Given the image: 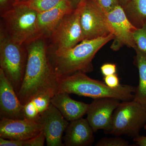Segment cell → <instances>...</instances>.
Masks as SVG:
<instances>
[{"mask_svg": "<svg viewBox=\"0 0 146 146\" xmlns=\"http://www.w3.org/2000/svg\"><path fill=\"white\" fill-rule=\"evenodd\" d=\"M27 52L23 81L17 95L23 105L39 95L58 92V77L47 55L42 37L27 44Z\"/></svg>", "mask_w": 146, "mask_h": 146, "instance_id": "6da1fadb", "label": "cell"}, {"mask_svg": "<svg viewBox=\"0 0 146 146\" xmlns=\"http://www.w3.org/2000/svg\"><path fill=\"white\" fill-rule=\"evenodd\" d=\"M114 38L113 34L110 33L104 37L82 40L68 50L53 51L49 58L58 78L78 72L86 74L92 72L94 56Z\"/></svg>", "mask_w": 146, "mask_h": 146, "instance_id": "7a4b0ae2", "label": "cell"}, {"mask_svg": "<svg viewBox=\"0 0 146 146\" xmlns=\"http://www.w3.org/2000/svg\"><path fill=\"white\" fill-rule=\"evenodd\" d=\"M58 83V93L74 94L94 99L112 98L122 101L132 100L136 89V87L126 84L111 88L104 82L91 78L82 72L59 77Z\"/></svg>", "mask_w": 146, "mask_h": 146, "instance_id": "3957f363", "label": "cell"}, {"mask_svg": "<svg viewBox=\"0 0 146 146\" xmlns=\"http://www.w3.org/2000/svg\"><path fill=\"white\" fill-rule=\"evenodd\" d=\"M13 7L3 13L6 31L18 44H28L39 38L37 19L38 13L26 6L15 3Z\"/></svg>", "mask_w": 146, "mask_h": 146, "instance_id": "277c9868", "label": "cell"}, {"mask_svg": "<svg viewBox=\"0 0 146 146\" xmlns=\"http://www.w3.org/2000/svg\"><path fill=\"white\" fill-rule=\"evenodd\" d=\"M11 38L6 31L1 29L0 66L7 78L18 94L23 81L27 52Z\"/></svg>", "mask_w": 146, "mask_h": 146, "instance_id": "5b68a950", "label": "cell"}, {"mask_svg": "<svg viewBox=\"0 0 146 146\" xmlns=\"http://www.w3.org/2000/svg\"><path fill=\"white\" fill-rule=\"evenodd\" d=\"M146 123V107L132 100L120 103L112 116L110 128L105 133L134 138Z\"/></svg>", "mask_w": 146, "mask_h": 146, "instance_id": "8992f818", "label": "cell"}, {"mask_svg": "<svg viewBox=\"0 0 146 146\" xmlns=\"http://www.w3.org/2000/svg\"><path fill=\"white\" fill-rule=\"evenodd\" d=\"M77 7L80 12L82 40L104 37L112 33L106 13L93 0H84Z\"/></svg>", "mask_w": 146, "mask_h": 146, "instance_id": "52a82bcc", "label": "cell"}, {"mask_svg": "<svg viewBox=\"0 0 146 146\" xmlns=\"http://www.w3.org/2000/svg\"><path fill=\"white\" fill-rule=\"evenodd\" d=\"M50 36L55 46L53 51L68 50L82 41L78 7L63 18Z\"/></svg>", "mask_w": 146, "mask_h": 146, "instance_id": "ba28073f", "label": "cell"}, {"mask_svg": "<svg viewBox=\"0 0 146 146\" xmlns=\"http://www.w3.org/2000/svg\"><path fill=\"white\" fill-rule=\"evenodd\" d=\"M106 20L111 33L114 35L110 48L117 51L124 46L135 49L136 46L133 38V32L136 28L131 24L120 5L106 13Z\"/></svg>", "mask_w": 146, "mask_h": 146, "instance_id": "9c48e42d", "label": "cell"}, {"mask_svg": "<svg viewBox=\"0 0 146 146\" xmlns=\"http://www.w3.org/2000/svg\"><path fill=\"white\" fill-rule=\"evenodd\" d=\"M35 120L43 126L47 146H64L62 136L69 123L53 105L51 104Z\"/></svg>", "mask_w": 146, "mask_h": 146, "instance_id": "30bf717a", "label": "cell"}, {"mask_svg": "<svg viewBox=\"0 0 146 146\" xmlns=\"http://www.w3.org/2000/svg\"><path fill=\"white\" fill-rule=\"evenodd\" d=\"M43 131V126L36 120L1 118L0 137L23 141L34 138Z\"/></svg>", "mask_w": 146, "mask_h": 146, "instance_id": "8fae6325", "label": "cell"}, {"mask_svg": "<svg viewBox=\"0 0 146 146\" xmlns=\"http://www.w3.org/2000/svg\"><path fill=\"white\" fill-rule=\"evenodd\" d=\"M119 100L112 98L94 99L87 112V119L94 132L103 129L105 132L110 127L112 116L120 104Z\"/></svg>", "mask_w": 146, "mask_h": 146, "instance_id": "7c38bea8", "label": "cell"}, {"mask_svg": "<svg viewBox=\"0 0 146 146\" xmlns=\"http://www.w3.org/2000/svg\"><path fill=\"white\" fill-rule=\"evenodd\" d=\"M0 115L1 118L25 119L24 105L3 71L0 68Z\"/></svg>", "mask_w": 146, "mask_h": 146, "instance_id": "4fadbf2b", "label": "cell"}, {"mask_svg": "<svg viewBox=\"0 0 146 146\" xmlns=\"http://www.w3.org/2000/svg\"><path fill=\"white\" fill-rule=\"evenodd\" d=\"M74 10L69 0H62L53 8L38 13L37 25L39 38L50 36L63 18Z\"/></svg>", "mask_w": 146, "mask_h": 146, "instance_id": "5bb4252c", "label": "cell"}, {"mask_svg": "<svg viewBox=\"0 0 146 146\" xmlns=\"http://www.w3.org/2000/svg\"><path fill=\"white\" fill-rule=\"evenodd\" d=\"M65 133L64 146H90L94 142V132L86 119L70 122Z\"/></svg>", "mask_w": 146, "mask_h": 146, "instance_id": "9a60e30c", "label": "cell"}, {"mask_svg": "<svg viewBox=\"0 0 146 146\" xmlns=\"http://www.w3.org/2000/svg\"><path fill=\"white\" fill-rule=\"evenodd\" d=\"M65 92H59L52 98L51 103L68 121L82 118L87 114L90 104L73 100Z\"/></svg>", "mask_w": 146, "mask_h": 146, "instance_id": "2e32d148", "label": "cell"}, {"mask_svg": "<svg viewBox=\"0 0 146 146\" xmlns=\"http://www.w3.org/2000/svg\"><path fill=\"white\" fill-rule=\"evenodd\" d=\"M135 63L139 73L138 85L136 87L133 100L146 107V54L137 48Z\"/></svg>", "mask_w": 146, "mask_h": 146, "instance_id": "e0dca14e", "label": "cell"}, {"mask_svg": "<svg viewBox=\"0 0 146 146\" xmlns=\"http://www.w3.org/2000/svg\"><path fill=\"white\" fill-rule=\"evenodd\" d=\"M127 18L136 28L146 23V0H131L123 8Z\"/></svg>", "mask_w": 146, "mask_h": 146, "instance_id": "ac0fdd59", "label": "cell"}, {"mask_svg": "<svg viewBox=\"0 0 146 146\" xmlns=\"http://www.w3.org/2000/svg\"><path fill=\"white\" fill-rule=\"evenodd\" d=\"M62 0H25L16 3L26 6L37 13L49 10L57 5Z\"/></svg>", "mask_w": 146, "mask_h": 146, "instance_id": "d6986e66", "label": "cell"}, {"mask_svg": "<svg viewBox=\"0 0 146 146\" xmlns=\"http://www.w3.org/2000/svg\"><path fill=\"white\" fill-rule=\"evenodd\" d=\"M133 35L136 48L146 54V23L141 27L136 29Z\"/></svg>", "mask_w": 146, "mask_h": 146, "instance_id": "ffe728a7", "label": "cell"}, {"mask_svg": "<svg viewBox=\"0 0 146 146\" xmlns=\"http://www.w3.org/2000/svg\"><path fill=\"white\" fill-rule=\"evenodd\" d=\"M54 96L50 94H45L39 95L33 99V101L37 108L39 115L44 112L51 104L52 98Z\"/></svg>", "mask_w": 146, "mask_h": 146, "instance_id": "44dd1931", "label": "cell"}, {"mask_svg": "<svg viewBox=\"0 0 146 146\" xmlns=\"http://www.w3.org/2000/svg\"><path fill=\"white\" fill-rule=\"evenodd\" d=\"M96 146H129V143L119 137L102 138L97 142Z\"/></svg>", "mask_w": 146, "mask_h": 146, "instance_id": "7402d4cb", "label": "cell"}, {"mask_svg": "<svg viewBox=\"0 0 146 146\" xmlns=\"http://www.w3.org/2000/svg\"><path fill=\"white\" fill-rule=\"evenodd\" d=\"M24 113L25 119H28L35 120L39 117V112L32 100L24 105Z\"/></svg>", "mask_w": 146, "mask_h": 146, "instance_id": "603a6c76", "label": "cell"}, {"mask_svg": "<svg viewBox=\"0 0 146 146\" xmlns=\"http://www.w3.org/2000/svg\"><path fill=\"white\" fill-rule=\"evenodd\" d=\"M106 13L119 5V0H93Z\"/></svg>", "mask_w": 146, "mask_h": 146, "instance_id": "cb8c5ba5", "label": "cell"}, {"mask_svg": "<svg viewBox=\"0 0 146 146\" xmlns=\"http://www.w3.org/2000/svg\"><path fill=\"white\" fill-rule=\"evenodd\" d=\"M46 141V136L42 131L39 135L34 138L21 141L22 146H43Z\"/></svg>", "mask_w": 146, "mask_h": 146, "instance_id": "d4e9b609", "label": "cell"}, {"mask_svg": "<svg viewBox=\"0 0 146 146\" xmlns=\"http://www.w3.org/2000/svg\"><path fill=\"white\" fill-rule=\"evenodd\" d=\"M104 80L106 85L111 88H117L121 85L119 79L116 74L104 76Z\"/></svg>", "mask_w": 146, "mask_h": 146, "instance_id": "484cf974", "label": "cell"}, {"mask_svg": "<svg viewBox=\"0 0 146 146\" xmlns=\"http://www.w3.org/2000/svg\"><path fill=\"white\" fill-rule=\"evenodd\" d=\"M101 71L104 76L115 74L117 72V66L113 63H105L101 67Z\"/></svg>", "mask_w": 146, "mask_h": 146, "instance_id": "4316f807", "label": "cell"}, {"mask_svg": "<svg viewBox=\"0 0 146 146\" xmlns=\"http://www.w3.org/2000/svg\"><path fill=\"white\" fill-rule=\"evenodd\" d=\"M133 142L136 145L140 146H146V136L139 135L133 138Z\"/></svg>", "mask_w": 146, "mask_h": 146, "instance_id": "83f0119b", "label": "cell"}, {"mask_svg": "<svg viewBox=\"0 0 146 146\" xmlns=\"http://www.w3.org/2000/svg\"><path fill=\"white\" fill-rule=\"evenodd\" d=\"M74 9H75L84 0H69Z\"/></svg>", "mask_w": 146, "mask_h": 146, "instance_id": "f1b7e54d", "label": "cell"}, {"mask_svg": "<svg viewBox=\"0 0 146 146\" xmlns=\"http://www.w3.org/2000/svg\"><path fill=\"white\" fill-rule=\"evenodd\" d=\"M131 0H119V5L123 8Z\"/></svg>", "mask_w": 146, "mask_h": 146, "instance_id": "f546056e", "label": "cell"}, {"mask_svg": "<svg viewBox=\"0 0 146 146\" xmlns=\"http://www.w3.org/2000/svg\"><path fill=\"white\" fill-rule=\"evenodd\" d=\"M8 1V0H0V4H1V7L5 5Z\"/></svg>", "mask_w": 146, "mask_h": 146, "instance_id": "4dcf8cb0", "label": "cell"}, {"mask_svg": "<svg viewBox=\"0 0 146 146\" xmlns=\"http://www.w3.org/2000/svg\"><path fill=\"white\" fill-rule=\"evenodd\" d=\"M144 129H145V130H146V124L145 125V126H144Z\"/></svg>", "mask_w": 146, "mask_h": 146, "instance_id": "1f68e13d", "label": "cell"}]
</instances>
